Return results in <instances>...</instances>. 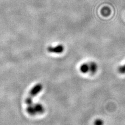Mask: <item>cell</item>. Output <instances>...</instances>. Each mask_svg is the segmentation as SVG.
Listing matches in <instances>:
<instances>
[{
  "label": "cell",
  "instance_id": "cell-1",
  "mask_svg": "<svg viewBox=\"0 0 125 125\" xmlns=\"http://www.w3.org/2000/svg\"><path fill=\"white\" fill-rule=\"evenodd\" d=\"M26 111L31 116H36L43 114L45 112V107L42 104L32 102L27 105Z\"/></svg>",
  "mask_w": 125,
  "mask_h": 125
},
{
  "label": "cell",
  "instance_id": "cell-2",
  "mask_svg": "<svg viewBox=\"0 0 125 125\" xmlns=\"http://www.w3.org/2000/svg\"><path fill=\"white\" fill-rule=\"evenodd\" d=\"M43 89V86L42 84L39 83L34 85L29 91V95L25 100L26 105L33 102V99L36 97L40 93Z\"/></svg>",
  "mask_w": 125,
  "mask_h": 125
},
{
  "label": "cell",
  "instance_id": "cell-7",
  "mask_svg": "<svg viewBox=\"0 0 125 125\" xmlns=\"http://www.w3.org/2000/svg\"><path fill=\"white\" fill-rule=\"evenodd\" d=\"M104 125V122L102 119L100 118L96 119L94 122V125Z\"/></svg>",
  "mask_w": 125,
  "mask_h": 125
},
{
  "label": "cell",
  "instance_id": "cell-5",
  "mask_svg": "<svg viewBox=\"0 0 125 125\" xmlns=\"http://www.w3.org/2000/svg\"><path fill=\"white\" fill-rule=\"evenodd\" d=\"M80 71L83 73H89V67L88 62H85L80 66Z\"/></svg>",
  "mask_w": 125,
  "mask_h": 125
},
{
  "label": "cell",
  "instance_id": "cell-6",
  "mask_svg": "<svg viewBox=\"0 0 125 125\" xmlns=\"http://www.w3.org/2000/svg\"><path fill=\"white\" fill-rule=\"evenodd\" d=\"M118 72L121 74H125V65L119 66L118 68Z\"/></svg>",
  "mask_w": 125,
  "mask_h": 125
},
{
  "label": "cell",
  "instance_id": "cell-4",
  "mask_svg": "<svg viewBox=\"0 0 125 125\" xmlns=\"http://www.w3.org/2000/svg\"><path fill=\"white\" fill-rule=\"evenodd\" d=\"M89 66V73L91 75H94L98 70V65L97 63L94 62H88Z\"/></svg>",
  "mask_w": 125,
  "mask_h": 125
},
{
  "label": "cell",
  "instance_id": "cell-3",
  "mask_svg": "<svg viewBox=\"0 0 125 125\" xmlns=\"http://www.w3.org/2000/svg\"><path fill=\"white\" fill-rule=\"evenodd\" d=\"M48 51L50 53L60 54L64 51V46L61 45H57L56 46H50L48 48Z\"/></svg>",
  "mask_w": 125,
  "mask_h": 125
}]
</instances>
